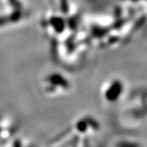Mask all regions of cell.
Instances as JSON below:
<instances>
[{
	"label": "cell",
	"mask_w": 147,
	"mask_h": 147,
	"mask_svg": "<svg viewBox=\"0 0 147 147\" xmlns=\"http://www.w3.org/2000/svg\"><path fill=\"white\" fill-rule=\"evenodd\" d=\"M146 90H138L127 97L118 115V122L127 128L139 127L146 122Z\"/></svg>",
	"instance_id": "1"
},
{
	"label": "cell",
	"mask_w": 147,
	"mask_h": 147,
	"mask_svg": "<svg viewBox=\"0 0 147 147\" xmlns=\"http://www.w3.org/2000/svg\"><path fill=\"white\" fill-rule=\"evenodd\" d=\"M99 129L100 123L92 116H81L74 122L69 131L61 139L63 142L69 139L65 145H67L69 142H74L73 145H75V142H77L78 146H87V142H89L91 137H94Z\"/></svg>",
	"instance_id": "2"
},
{
	"label": "cell",
	"mask_w": 147,
	"mask_h": 147,
	"mask_svg": "<svg viewBox=\"0 0 147 147\" xmlns=\"http://www.w3.org/2000/svg\"><path fill=\"white\" fill-rule=\"evenodd\" d=\"M41 88L42 92L49 97H61L70 92L72 83L69 77L62 72L51 71L41 79Z\"/></svg>",
	"instance_id": "3"
},
{
	"label": "cell",
	"mask_w": 147,
	"mask_h": 147,
	"mask_svg": "<svg viewBox=\"0 0 147 147\" xmlns=\"http://www.w3.org/2000/svg\"><path fill=\"white\" fill-rule=\"evenodd\" d=\"M126 93L124 81L119 78H111L105 81L100 88V96L108 105L119 104Z\"/></svg>",
	"instance_id": "4"
}]
</instances>
